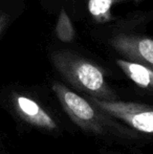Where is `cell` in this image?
<instances>
[{
  "instance_id": "obj_6",
  "label": "cell",
  "mask_w": 153,
  "mask_h": 154,
  "mask_svg": "<svg viewBox=\"0 0 153 154\" xmlns=\"http://www.w3.org/2000/svg\"><path fill=\"white\" fill-rule=\"evenodd\" d=\"M116 65L137 87L153 93V70L139 63L118 59Z\"/></svg>"
},
{
  "instance_id": "obj_10",
  "label": "cell",
  "mask_w": 153,
  "mask_h": 154,
  "mask_svg": "<svg viewBox=\"0 0 153 154\" xmlns=\"http://www.w3.org/2000/svg\"><path fill=\"white\" fill-rule=\"evenodd\" d=\"M99 153H100V154H124V153L118 152V151L109 150V149H105V148L100 149V150H99Z\"/></svg>"
},
{
  "instance_id": "obj_1",
  "label": "cell",
  "mask_w": 153,
  "mask_h": 154,
  "mask_svg": "<svg viewBox=\"0 0 153 154\" xmlns=\"http://www.w3.org/2000/svg\"><path fill=\"white\" fill-rule=\"evenodd\" d=\"M51 89L70 122L85 134L108 143L122 145L126 148H135L137 151L149 142L148 140H151L150 136L132 129L105 112L87 97L72 90L65 84L54 81Z\"/></svg>"
},
{
  "instance_id": "obj_9",
  "label": "cell",
  "mask_w": 153,
  "mask_h": 154,
  "mask_svg": "<svg viewBox=\"0 0 153 154\" xmlns=\"http://www.w3.org/2000/svg\"><path fill=\"white\" fill-rule=\"evenodd\" d=\"M8 16L5 14H3V13H0V34L5 29L6 24H8Z\"/></svg>"
},
{
  "instance_id": "obj_8",
  "label": "cell",
  "mask_w": 153,
  "mask_h": 154,
  "mask_svg": "<svg viewBox=\"0 0 153 154\" xmlns=\"http://www.w3.org/2000/svg\"><path fill=\"white\" fill-rule=\"evenodd\" d=\"M55 34L56 37L61 42L64 43L72 42L76 37V31H75L72 21L70 19L69 15L67 14V12L64 8H62L59 13L57 23H56Z\"/></svg>"
},
{
  "instance_id": "obj_2",
  "label": "cell",
  "mask_w": 153,
  "mask_h": 154,
  "mask_svg": "<svg viewBox=\"0 0 153 154\" xmlns=\"http://www.w3.org/2000/svg\"><path fill=\"white\" fill-rule=\"evenodd\" d=\"M55 69L72 88L87 97L115 101L118 94L108 84L105 71L89 59L69 51H59L51 55Z\"/></svg>"
},
{
  "instance_id": "obj_4",
  "label": "cell",
  "mask_w": 153,
  "mask_h": 154,
  "mask_svg": "<svg viewBox=\"0 0 153 154\" xmlns=\"http://www.w3.org/2000/svg\"><path fill=\"white\" fill-rule=\"evenodd\" d=\"M87 99L92 104L122 121L132 129L148 136L153 135V105L121 100L102 101L94 97Z\"/></svg>"
},
{
  "instance_id": "obj_5",
  "label": "cell",
  "mask_w": 153,
  "mask_h": 154,
  "mask_svg": "<svg viewBox=\"0 0 153 154\" xmlns=\"http://www.w3.org/2000/svg\"><path fill=\"white\" fill-rule=\"evenodd\" d=\"M124 59L139 63L153 70V39L137 35L118 34L109 41Z\"/></svg>"
},
{
  "instance_id": "obj_7",
  "label": "cell",
  "mask_w": 153,
  "mask_h": 154,
  "mask_svg": "<svg viewBox=\"0 0 153 154\" xmlns=\"http://www.w3.org/2000/svg\"><path fill=\"white\" fill-rule=\"evenodd\" d=\"M129 0H88L87 8L94 21L99 23H106L113 19L112 8L115 4ZM139 1V0H132Z\"/></svg>"
},
{
  "instance_id": "obj_3",
  "label": "cell",
  "mask_w": 153,
  "mask_h": 154,
  "mask_svg": "<svg viewBox=\"0 0 153 154\" xmlns=\"http://www.w3.org/2000/svg\"><path fill=\"white\" fill-rule=\"evenodd\" d=\"M11 101L16 116L26 125L49 135H63L64 127L59 113L34 97L21 93H13Z\"/></svg>"
}]
</instances>
